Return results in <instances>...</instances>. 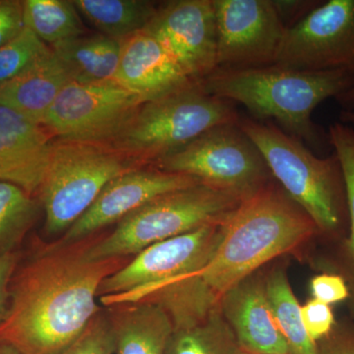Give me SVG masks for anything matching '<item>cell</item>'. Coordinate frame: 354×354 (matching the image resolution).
I'll return each mask as SVG.
<instances>
[{
	"mask_svg": "<svg viewBox=\"0 0 354 354\" xmlns=\"http://www.w3.org/2000/svg\"><path fill=\"white\" fill-rule=\"evenodd\" d=\"M241 199L225 191L199 183L156 198L118 221L108 236L88 247L91 259L127 258L147 247L223 223Z\"/></svg>",
	"mask_w": 354,
	"mask_h": 354,
	"instance_id": "6",
	"label": "cell"
},
{
	"mask_svg": "<svg viewBox=\"0 0 354 354\" xmlns=\"http://www.w3.org/2000/svg\"><path fill=\"white\" fill-rule=\"evenodd\" d=\"M77 10L101 34L123 41L143 31L158 10L147 0H74Z\"/></svg>",
	"mask_w": 354,
	"mask_h": 354,
	"instance_id": "21",
	"label": "cell"
},
{
	"mask_svg": "<svg viewBox=\"0 0 354 354\" xmlns=\"http://www.w3.org/2000/svg\"><path fill=\"white\" fill-rule=\"evenodd\" d=\"M274 64L299 71L346 70L354 75V0L323 1L286 29Z\"/></svg>",
	"mask_w": 354,
	"mask_h": 354,
	"instance_id": "11",
	"label": "cell"
},
{
	"mask_svg": "<svg viewBox=\"0 0 354 354\" xmlns=\"http://www.w3.org/2000/svg\"><path fill=\"white\" fill-rule=\"evenodd\" d=\"M93 242L44 251L14 274L0 342L21 354H59L83 334L101 312L95 298L102 283L129 262L91 259Z\"/></svg>",
	"mask_w": 354,
	"mask_h": 354,
	"instance_id": "1",
	"label": "cell"
},
{
	"mask_svg": "<svg viewBox=\"0 0 354 354\" xmlns=\"http://www.w3.org/2000/svg\"><path fill=\"white\" fill-rule=\"evenodd\" d=\"M320 234L314 221L276 184L242 200L223 221L220 243L190 279V313L200 321L221 298L274 258Z\"/></svg>",
	"mask_w": 354,
	"mask_h": 354,
	"instance_id": "2",
	"label": "cell"
},
{
	"mask_svg": "<svg viewBox=\"0 0 354 354\" xmlns=\"http://www.w3.org/2000/svg\"><path fill=\"white\" fill-rule=\"evenodd\" d=\"M223 221L147 247L104 279L99 290L102 304H152L183 286L211 259Z\"/></svg>",
	"mask_w": 354,
	"mask_h": 354,
	"instance_id": "7",
	"label": "cell"
},
{
	"mask_svg": "<svg viewBox=\"0 0 354 354\" xmlns=\"http://www.w3.org/2000/svg\"><path fill=\"white\" fill-rule=\"evenodd\" d=\"M167 354H244L220 307L201 321L174 329Z\"/></svg>",
	"mask_w": 354,
	"mask_h": 354,
	"instance_id": "24",
	"label": "cell"
},
{
	"mask_svg": "<svg viewBox=\"0 0 354 354\" xmlns=\"http://www.w3.org/2000/svg\"><path fill=\"white\" fill-rule=\"evenodd\" d=\"M109 318L115 354H167L174 325L162 307L149 302L114 305Z\"/></svg>",
	"mask_w": 354,
	"mask_h": 354,
	"instance_id": "19",
	"label": "cell"
},
{
	"mask_svg": "<svg viewBox=\"0 0 354 354\" xmlns=\"http://www.w3.org/2000/svg\"><path fill=\"white\" fill-rule=\"evenodd\" d=\"M301 318L305 329L315 342L327 337L337 324L332 306L315 299L301 306Z\"/></svg>",
	"mask_w": 354,
	"mask_h": 354,
	"instance_id": "29",
	"label": "cell"
},
{
	"mask_svg": "<svg viewBox=\"0 0 354 354\" xmlns=\"http://www.w3.org/2000/svg\"><path fill=\"white\" fill-rule=\"evenodd\" d=\"M143 102L115 82H70L41 125L57 140L106 145Z\"/></svg>",
	"mask_w": 354,
	"mask_h": 354,
	"instance_id": "10",
	"label": "cell"
},
{
	"mask_svg": "<svg viewBox=\"0 0 354 354\" xmlns=\"http://www.w3.org/2000/svg\"><path fill=\"white\" fill-rule=\"evenodd\" d=\"M24 29L23 1L0 0V48L19 36Z\"/></svg>",
	"mask_w": 354,
	"mask_h": 354,
	"instance_id": "31",
	"label": "cell"
},
{
	"mask_svg": "<svg viewBox=\"0 0 354 354\" xmlns=\"http://www.w3.org/2000/svg\"><path fill=\"white\" fill-rule=\"evenodd\" d=\"M0 354H21L15 348L6 342H0Z\"/></svg>",
	"mask_w": 354,
	"mask_h": 354,
	"instance_id": "37",
	"label": "cell"
},
{
	"mask_svg": "<svg viewBox=\"0 0 354 354\" xmlns=\"http://www.w3.org/2000/svg\"><path fill=\"white\" fill-rule=\"evenodd\" d=\"M322 2L319 0H272L279 19L286 29L298 24Z\"/></svg>",
	"mask_w": 354,
	"mask_h": 354,
	"instance_id": "33",
	"label": "cell"
},
{
	"mask_svg": "<svg viewBox=\"0 0 354 354\" xmlns=\"http://www.w3.org/2000/svg\"><path fill=\"white\" fill-rule=\"evenodd\" d=\"M70 82H114L120 64L121 41L101 34H85L51 46Z\"/></svg>",
	"mask_w": 354,
	"mask_h": 354,
	"instance_id": "20",
	"label": "cell"
},
{
	"mask_svg": "<svg viewBox=\"0 0 354 354\" xmlns=\"http://www.w3.org/2000/svg\"><path fill=\"white\" fill-rule=\"evenodd\" d=\"M155 37L146 31L121 41L120 64L114 82L144 102L192 82Z\"/></svg>",
	"mask_w": 354,
	"mask_h": 354,
	"instance_id": "17",
	"label": "cell"
},
{
	"mask_svg": "<svg viewBox=\"0 0 354 354\" xmlns=\"http://www.w3.org/2000/svg\"><path fill=\"white\" fill-rule=\"evenodd\" d=\"M268 299L290 354H319L301 318V306L291 290L286 272L274 270L265 281Z\"/></svg>",
	"mask_w": 354,
	"mask_h": 354,
	"instance_id": "25",
	"label": "cell"
},
{
	"mask_svg": "<svg viewBox=\"0 0 354 354\" xmlns=\"http://www.w3.org/2000/svg\"><path fill=\"white\" fill-rule=\"evenodd\" d=\"M213 3L218 68H254L276 64L286 28L272 0H213Z\"/></svg>",
	"mask_w": 354,
	"mask_h": 354,
	"instance_id": "12",
	"label": "cell"
},
{
	"mask_svg": "<svg viewBox=\"0 0 354 354\" xmlns=\"http://www.w3.org/2000/svg\"><path fill=\"white\" fill-rule=\"evenodd\" d=\"M201 183L185 174L150 169H131L113 179L79 220L68 228L64 243L80 241L120 221L156 198Z\"/></svg>",
	"mask_w": 354,
	"mask_h": 354,
	"instance_id": "14",
	"label": "cell"
},
{
	"mask_svg": "<svg viewBox=\"0 0 354 354\" xmlns=\"http://www.w3.org/2000/svg\"><path fill=\"white\" fill-rule=\"evenodd\" d=\"M239 127L259 149L283 191L333 241L348 234V195L337 153L320 158L281 128L241 116Z\"/></svg>",
	"mask_w": 354,
	"mask_h": 354,
	"instance_id": "4",
	"label": "cell"
},
{
	"mask_svg": "<svg viewBox=\"0 0 354 354\" xmlns=\"http://www.w3.org/2000/svg\"><path fill=\"white\" fill-rule=\"evenodd\" d=\"M50 50L28 28L0 48V86L12 80Z\"/></svg>",
	"mask_w": 354,
	"mask_h": 354,
	"instance_id": "27",
	"label": "cell"
},
{
	"mask_svg": "<svg viewBox=\"0 0 354 354\" xmlns=\"http://www.w3.org/2000/svg\"><path fill=\"white\" fill-rule=\"evenodd\" d=\"M139 167L102 144L55 140L39 191L46 232H67L113 179Z\"/></svg>",
	"mask_w": 354,
	"mask_h": 354,
	"instance_id": "8",
	"label": "cell"
},
{
	"mask_svg": "<svg viewBox=\"0 0 354 354\" xmlns=\"http://www.w3.org/2000/svg\"><path fill=\"white\" fill-rule=\"evenodd\" d=\"M38 214L36 200L15 184L0 181V256L11 252Z\"/></svg>",
	"mask_w": 354,
	"mask_h": 354,
	"instance_id": "26",
	"label": "cell"
},
{
	"mask_svg": "<svg viewBox=\"0 0 354 354\" xmlns=\"http://www.w3.org/2000/svg\"><path fill=\"white\" fill-rule=\"evenodd\" d=\"M25 28L48 46L87 34L75 4L69 0H24Z\"/></svg>",
	"mask_w": 354,
	"mask_h": 354,
	"instance_id": "23",
	"label": "cell"
},
{
	"mask_svg": "<svg viewBox=\"0 0 354 354\" xmlns=\"http://www.w3.org/2000/svg\"><path fill=\"white\" fill-rule=\"evenodd\" d=\"M53 139L43 125L0 106V181L15 184L31 196L38 194Z\"/></svg>",
	"mask_w": 354,
	"mask_h": 354,
	"instance_id": "15",
	"label": "cell"
},
{
	"mask_svg": "<svg viewBox=\"0 0 354 354\" xmlns=\"http://www.w3.org/2000/svg\"><path fill=\"white\" fill-rule=\"evenodd\" d=\"M313 299L328 305L341 304L351 297L346 281L339 274L323 272L317 274L310 283Z\"/></svg>",
	"mask_w": 354,
	"mask_h": 354,
	"instance_id": "30",
	"label": "cell"
},
{
	"mask_svg": "<svg viewBox=\"0 0 354 354\" xmlns=\"http://www.w3.org/2000/svg\"><path fill=\"white\" fill-rule=\"evenodd\" d=\"M329 137L333 150L341 162L349 214L348 234L346 239L337 241V251L332 260L326 265L329 272L339 274L348 283L351 290V307L354 316V129L342 122H335L329 128Z\"/></svg>",
	"mask_w": 354,
	"mask_h": 354,
	"instance_id": "22",
	"label": "cell"
},
{
	"mask_svg": "<svg viewBox=\"0 0 354 354\" xmlns=\"http://www.w3.org/2000/svg\"><path fill=\"white\" fill-rule=\"evenodd\" d=\"M319 354H354V325L351 323L335 324L327 337L317 342Z\"/></svg>",
	"mask_w": 354,
	"mask_h": 354,
	"instance_id": "32",
	"label": "cell"
},
{
	"mask_svg": "<svg viewBox=\"0 0 354 354\" xmlns=\"http://www.w3.org/2000/svg\"><path fill=\"white\" fill-rule=\"evenodd\" d=\"M18 255L8 252L0 256V323L6 318L10 297V283L17 267Z\"/></svg>",
	"mask_w": 354,
	"mask_h": 354,
	"instance_id": "34",
	"label": "cell"
},
{
	"mask_svg": "<svg viewBox=\"0 0 354 354\" xmlns=\"http://www.w3.org/2000/svg\"><path fill=\"white\" fill-rule=\"evenodd\" d=\"M339 120H341L342 123L349 125L354 129V111H344L342 109L341 114H339Z\"/></svg>",
	"mask_w": 354,
	"mask_h": 354,
	"instance_id": "36",
	"label": "cell"
},
{
	"mask_svg": "<svg viewBox=\"0 0 354 354\" xmlns=\"http://www.w3.org/2000/svg\"><path fill=\"white\" fill-rule=\"evenodd\" d=\"M114 337L109 317L100 312L83 334L59 354H113Z\"/></svg>",
	"mask_w": 354,
	"mask_h": 354,
	"instance_id": "28",
	"label": "cell"
},
{
	"mask_svg": "<svg viewBox=\"0 0 354 354\" xmlns=\"http://www.w3.org/2000/svg\"><path fill=\"white\" fill-rule=\"evenodd\" d=\"M221 314L242 351L251 354H290L272 314L265 281L248 277L221 298Z\"/></svg>",
	"mask_w": 354,
	"mask_h": 354,
	"instance_id": "16",
	"label": "cell"
},
{
	"mask_svg": "<svg viewBox=\"0 0 354 354\" xmlns=\"http://www.w3.org/2000/svg\"><path fill=\"white\" fill-rule=\"evenodd\" d=\"M152 167L194 177L241 200L271 183L272 177L259 149L239 122L207 130Z\"/></svg>",
	"mask_w": 354,
	"mask_h": 354,
	"instance_id": "9",
	"label": "cell"
},
{
	"mask_svg": "<svg viewBox=\"0 0 354 354\" xmlns=\"http://www.w3.org/2000/svg\"><path fill=\"white\" fill-rule=\"evenodd\" d=\"M70 83L53 50L12 80L0 86V106L41 124L57 95Z\"/></svg>",
	"mask_w": 354,
	"mask_h": 354,
	"instance_id": "18",
	"label": "cell"
},
{
	"mask_svg": "<svg viewBox=\"0 0 354 354\" xmlns=\"http://www.w3.org/2000/svg\"><path fill=\"white\" fill-rule=\"evenodd\" d=\"M234 104L192 81L143 102L106 144L137 165H153L218 125L239 122Z\"/></svg>",
	"mask_w": 354,
	"mask_h": 354,
	"instance_id": "5",
	"label": "cell"
},
{
	"mask_svg": "<svg viewBox=\"0 0 354 354\" xmlns=\"http://www.w3.org/2000/svg\"><path fill=\"white\" fill-rule=\"evenodd\" d=\"M209 94L243 104L253 120H274L283 131L317 152L332 151L329 133L312 120L321 102L354 87L346 70L299 71L279 65L216 69L201 82Z\"/></svg>",
	"mask_w": 354,
	"mask_h": 354,
	"instance_id": "3",
	"label": "cell"
},
{
	"mask_svg": "<svg viewBox=\"0 0 354 354\" xmlns=\"http://www.w3.org/2000/svg\"><path fill=\"white\" fill-rule=\"evenodd\" d=\"M344 111H354V87L335 97Z\"/></svg>",
	"mask_w": 354,
	"mask_h": 354,
	"instance_id": "35",
	"label": "cell"
},
{
	"mask_svg": "<svg viewBox=\"0 0 354 354\" xmlns=\"http://www.w3.org/2000/svg\"><path fill=\"white\" fill-rule=\"evenodd\" d=\"M144 31L160 41L191 80L201 82L218 68L213 0L165 2Z\"/></svg>",
	"mask_w": 354,
	"mask_h": 354,
	"instance_id": "13",
	"label": "cell"
},
{
	"mask_svg": "<svg viewBox=\"0 0 354 354\" xmlns=\"http://www.w3.org/2000/svg\"><path fill=\"white\" fill-rule=\"evenodd\" d=\"M244 354H251V353H244Z\"/></svg>",
	"mask_w": 354,
	"mask_h": 354,
	"instance_id": "38",
	"label": "cell"
}]
</instances>
